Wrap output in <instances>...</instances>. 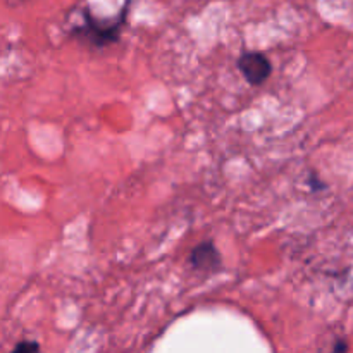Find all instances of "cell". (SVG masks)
Returning a JSON list of instances; mask_svg holds the SVG:
<instances>
[{
    "label": "cell",
    "mask_w": 353,
    "mask_h": 353,
    "mask_svg": "<svg viewBox=\"0 0 353 353\" xmlns=\"http://www.w3.org/2000/svg\"><path fill=\"white\" fill-rule=\"evenodd\" d=\"M347 352H348L347 341H343V340L336 341V345H334V348H333V353H347Z\"/></svg>",
    "instance_id": "5"
},
{
    "label": "cell",
    "mask_w": 353,
    "mask_h": 353,
    "mask_svg": "<svg viewBox=\"0 0 353 353\" xmlns=\"http://www.w3.org/2000/svg\"><path fill=\"white\" fill-rule=\"evenodd\" d=\"M190 264L195 271L216 272L221 268V254L212 241H203L193 248Z\"/></svg>",
    "instance_id": "3"
},
{
    "label": "cell",
    "mask_w": 353,
    "mask_h": 353,
    "mask_svg": "<svg viewBox=\"0 0 353 353\" xmlns=\"http://www.w3.org/2000/svg\"><path fill=\"white\" fill-rule=\"evenodd\" d=\"M124 16H126V10L116 21H103L85 12V23H83V26L76 28L74 34L79 40L92 45V47H107V45L119 40L121 30H123L124 24Z\"/></svg>",
    "instance_id": "1"
},
{
    "label": "cell",
    "mask_w": 353,
    "mask_h": 353,
    "mask_svg": "<svg viewBox=\"0 0 353 353\" xmlns=\"http://www.w3.org/2000/svg\"><path fill=\"white\" fill-rule=\"evenodd\" d=\"M10 353H40V345L37 341H19Z\"/></svg>",
    "instance_id": "4"
},
{
    "label": "cell",
    "mask_w": 353,
    "mask_h": 353,
    "mask_svg": "<svg viewBox=\"0 0 353 353\" xmlns=\"http://www.w3.org/2000/svg\"><path fill=\"white\" fill-rule=\"evenodd\" d=\"M238 68L245 79L254 86L262 85L272 72L271 62L261 52H243L238 61Z\"/></svg>",
    "instance_id": "2"
}]
</instances>
